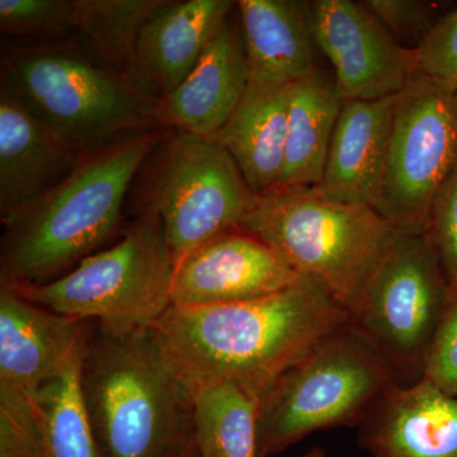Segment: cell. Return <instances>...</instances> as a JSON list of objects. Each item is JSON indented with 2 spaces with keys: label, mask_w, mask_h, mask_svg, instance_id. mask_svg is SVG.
I'll return each mask as SVG.
<instances>
[{
  "label": "cell",
  "mask_w": 457,
  "mask_h": 457,
  "mask_svg": "<svg viewBox=\"0 0 457 457\" xmlns=\"http://www.w3.org/2000/svg\"><path fill=\"white\" fill-rule=\"evenodd\" d=\"M170 130L158 129L87 155L62 185L3 225L0 287L49 284L121 236L132 180Z\"/></svg>",
  "instance_id": "obj_3"
},
{
  "label": "cell",
  "mask_w": 457,
  "mask_h": 457,
  "mask_svg": "<svg viewBox=\"0 0 457 457\" xmlns=\"http://www.w3.org/2000/svg\"><path fill=\"white\" fill-rule=\"evenodd\" d=\"M75 152L0 87V220L16 219L82 163Z\"/></svg>",
  "instance_id": "obj_14"
},
{
  "label": "cell",
  "mask_w": 457,
  "mask_h": 457,
  "mask_svg": "<svg viewBox=\"0 0 457 457\" xmlns=\"http://www.w3.org/2000/svg\"><path fill=\"white\" fill-rule=\"evenodd\" d=\"M455 97H456V102H457V90L455 92Z\"/></svg>",
  "instance_id": "obj_33"
},
{
  "label": "cell",
  "mask_w": 457,
  "mask_h": 457,
  "mask_svg": "<svg viewBox=\"0 0 457 457\" xmlns=\"http://www.w3.org/2000/svg\"><path fill=\"white\" fill-rule=\"evenodd\" d=\"M236 8L231 0H164L141 29L134 79L156 98L170 96Z\"/></svg>",
  "instance_id": "obj_15"
},
{
  "label": "cell",
  "mask_w": 457,
  "mask_h": 457,
  "mask_svg": "<svg viewBox=\"0 0 457 457\" xmlns=\"http://www.w3.org/2000/svg\"><path fill=\"white\" fill-rule=\"evenodd\" d=\"M302 278L266 243L234 228L207 240L177 264L171 306L249 302L278 293Z\"/></svg>",
  "instance_id": "obj_12"
},
{
  "label": "cell",
  "mask_w": 457,
  "mask_h": 457,
  "mask_svg": "<svg viewBox=\"0 0 457 457\" xmlns=\"http://www.w3.org/2000/svg\"><path fill=\"white\" fill-rule=\"evenodd\" d=\"M240 228L278 252L348 315L398 233L372 207L337 200L319 187L257 196Z\"/></svg>",
  "instance_id": "obj_5"
},
{
  "label": "cell",
  "mask_w": 457,
  "mask_h": 457,
  "mask_svg": "<svg viewBox=\"0 0 457 457\" xmlns=\"http://www.w3.org/2000/svg\"><path fill=\"white\" fill-rule=\"evenodd\" d=\"M422 378L457 398V290L453 288L429 345Z\"/></svg>",
  "instance_id": "obj_29"
},
{
  "label": "cell",
  "mask_w": 457,
  "mask_h": 457,
  "mask_svg": "<svg viewBox=\"0 0 457 457\" xmlns=\"http://www.w3.org/2000/svg\"><path fill=\"white\" fill-rule=\"evenodd\" d=\"M163 2L77 0L78 29L73 42L101 64L134 79L135 50L141 29Z\"/></svg>",
  "instance_id": "obj_23"
},
{
  "label": "cell",
  "mask_w": 457,
  "mask_h": 457,
  "mask_svg": "<svg viewBox=\"0 0 457 457\" xmlns=\"http://www.w3.org/2000/svg\"><path fill=\"white\" fill-rule=\"evenodd\" d=\"M260 400L234 383L192 389L194 446L200 457H260Z\"/></svg>",
  "instance_id": "obj_22"
},
{
  "label": "cell",
  "mask_w": 457,
  "mask_h": 457,
  "mask_svg": "<svg viewBox=\"0 0 457 457\" xmlns=\"http://www.w3.org/2000/svg\"><path fill=\"white\" fill-rule=\"evenodd\" d=\"M89 321L0 287V384L37 390L82 362Z\"/></svg>",
  "instance_id": "obj_13"
},
{
  "label": "cell",
  "mask_w": 457,
  "mask_h": 457,
  "mask_svg": "<svg viewBox=\"0 0 457 457\" xmlns=\"http://www.w3.org/2000/svg\"><path fill=\"white\" fill-rule=\"evenodd\" d=\"M0 75L2 88L84 156L170 128L162 99L73 41H3Z\"/></svg>",
  "instance_id": "obj_4"
},
{
  "label": "cell",
  "mask_w": 457,
  "mask_h": 457,
  "mask_svg": "<svg viewBox=\"0 0 457 457\" xmlns=\"http://www.w3.org/2000/svg\"><path fill=\"white\" fill-rule=\"evenodd\" d=\"M176 263L161 218L140 204L117 242L49 284L21 288L36 305L86 321L149 328L171 306Z\"/></svg>",
  "instance_id": "obj_7"
},
{
  "label": "cell",
  "mask_w": 457,
  "mask_h": 457,
  "mask_svg": "<svg viewBox=\"0 0 457 457\" xmlns=\"http://www.w3.org/2000/svg\"><path fill=\"white\" fill-rule=\"evenodd\" d=\"M146 200L163 225L174 263L225 231L240 228L257 195L215 137L171 129L154 152Z\"/></svg>",
  "instance_id": "obj_9"
},
{
  "label": "cell",
  "mask_w": 457,
  "mask_h": 457,
  "mask_svg": "<svg viewBox=\"0 0 457 457\" xmlns=\"http://www.w3.org/2000/svg\"><path fill=\"white\" fill-rule=\"evenodd\" d=\"M290 86L249 83L216 135L257 196L278 189L285 167Z\"/></svg>",
  "instance_id": "obj_20"
},
{
  "label": "cell",
  "mask_w": 457,
  "mask_h": 457,
  "mask_svg": "<svg viewBox=\"0 0 457 457\" xmlns=\"http://www.w3.org/2000/svg\"><path fill=\"white\" fill-rule=\"evenodd\" d=\"M451 291L428 234L398 230L350 321L389 363L400 385L422 380Z\"/></svg>",
  "instance_id": "obj_8"
},
{
  "label": "cell",
  "mask_w": 457,
  "mask_h": 457,
  "mask_svg": "<svg viewBox=\"0 0 457 457\" xmlns=\"http://www.w3.org/2000/svg\"><path fill=\"white\" fill-rule=\"evenodd\" d=\"M394 97L343 101L318 186L328 196L374 209L389 154Z\"/></svg>",
  "instance_id": "obj_18"
},
{
  "label": "cell",
  "mask_w": 457,
  "mask_h": 457,
  "mask_svg": "<svg viewBox=\"0 0 457 457\" xmlns=\"http://www.w3.org/2000/svg\"><path fill=\"white\" fill-rule=\"evenodd\" d=\"M79 385L102 457L196 453L192 389L168 365L153 327L89 321Z\"/></svg>",
  "instance_id": "obj_2"
},
{
  "label": "cell",
  "mask_w": 457,
  "mask_h": 457,
  "mask_svg": "<svg viewBox=\"0 0 457 457\" xmlns=\"http://www.w3.org/2000/svg\"><path fill=\"white\" fill-rule=\"evenodd\" d=\"M350 320L314 282L224 305L170 306L153 326L168 365L191 389L234 383L258 400L282 372Z\"/></svg>",
  "instance_id": "obj_1"
},
{
  "label": "cell",
  "mask_w": 457,
  "mask_h": 457,
  "mask_svg": "<svg viewBox=\"0 0 457 457\" xmlns=\"http://www.w3.org/2000/svg\"><path fill=\"white\" fill-rule=\"evenodd\" d=\"M0 457H44L36 390L0 384Z\"/></svg>",
  "instance_id": "obj_26"
},
{
  "label": "cell",
  "mask_w": 457,
  "mask_h": 457,
  "mask_svg": "<svg viewBox=\"0 0 457 457\" xmlns=\"http://www.w3.org/2000/svg\"><path fill=\"white\" fill-rule=\"evenodd\" d=\"M372 457H457V398L426 380L398 385L360 425Z\"/></svg>",
  "instance_id": "obj_17"
},
{
  "label": "cell",
  "mask_w": 457,
  "mask_h": 457,
  "mask_svg": "<svg viewBox=\"0 0 457 457\" xmlns=\"http://www.w3.org/2000/svg\"><path fill=\"white\" fill-rule=\"evenodd\" d=\"M342 106L333 74L321 66L291 84L285 167L278 189L320 185Z\"/></svg>",
  "instance_id": "obj_21"
},
{
  "label": "cell",
  "mask_w": 457,
  "mask_h": 457,
  "mask_svg": "<svg viewBox=\"0 0 457 457\" xmlns=\"http://www.w3.org/2000/svg\"><path fill=\"white\" fill-rule=\"evenodd\" d=\"M183 457H200V456H198L196 453H189V455L183 456Z\"/></svg>",
  "instance_id": "obj_32"
},
{
  "label": "cell",
  "mask_w": 457,
  "mask_h": 457,
  "mask_svg": "<svg viewBox=\"0 0 457 457\" xmlns=\"http://www.w3.org/2000/svg\"><path fill=\"white\" fill-rule=\"evenodd\" d=\"M249 83L290 86L318 69L309 2L239 0Z\"/></svg>",
  "instance_id": "obj_19"
},
{
  "label": "cell",
  "mask_w": 457,
  "mask_h": 457,
  "mask_svg": "<svg viewBox=\"0 0 457 457\" xmlns=\"http://www.w3.org/2000/svg\"><path fill=\"white\" fill-rule=\"evenodd\" d=\"M79 370L80 365L36 390L44 457H102L84 407Z\"/></svg>",
  "instance_id": "obj_24"
},
{
  "label": "cell",
  "mask_w": 457,
  "mask_h": 457,
  "mask_svg": "<svg viewBox=\"0 0 457 457\" xmlns=\"http://www.w3.org/2000/svg\"><path fill=\"white\" fill-rule=\"evenodd\" d=\"M296 457H327V453L321 447H312V449Z\"/></svg>",
  "instance_id": "obj_31"
},
{
  "label": "cell",
  "mask_w": 457,
  "mask_h": 457,
  "mask_svg": "<svg viewBox=\"0 0 457 457\" xmlns=\"http://www.w3.org/2000/svg\"><path fill=\"white\" fill-rule=\"evenodd\" d=\"M312 35L343 101L394 97L416 75L413 53L394 40L362 2H309Z\"/></svg>",
  "instance_id": "obj_11"
},
{
  "label": "cell",
  "mask_w": 457,
  "mask_h": 457,
  "mask_svg": "<svg viewBox=\"0 0 457 457\" xmlns=\"http://www.w3.org/2000/svg\"><path fill=\"white\" fill-rule=\"evenodd\" d=\"M398 385L389 363L348 320L261 396L258 456L278 455L320 429L360 426Z\"/></svg>",
  "instance_id": "obj_6"
},
{
  "label": "cell",
  "mask_w": 457,
  "mask_h": 457,
  "mask_svg": "<svg viewBox=\"0 0 457 457\" xmlns=\"http://www.w3.org/2000/svg\"><path fill=\"white\" fill-rule=\"evenodd\" d=\"M77 0H0V31L29 44L74 41Z\"/></svg>",
  "instance_id": "obj_25"
},
{
  "label": "cell",
  "mask_w": 457,
  "mask_h": 457,
  "mask_svg": "<svg viewBox=\"0 0 457 457\" xmlns=\"http://www.w3.org/2000/svg\"><path fill=\"white\" fill-rule=\"evenodd\" d=\"M456 167L455 93L416 74L394 97L389 154L375 212L398 230L427 233L433 203Z\"/></svg>",
  "instance_id": "obj_10"
},
{
  "label": "cell",
  "mask_w": 457,
  "mask_h": 457,
  "mask_svg": "<svg viewBox=\"0 0 457 457\" xmlns=\"http://www.w3.org/2000/svg\"><path fill=\"white\" fill-rule=\"evenodd\" d=\"M413 53L416 74L457 90V7L446 12Z\"/></svg>",
  "instance_id": "obj_28"
},
{
  "label": "cell",
  "mask_w": 457,
  "mask_h": 457,
  "mask_svg": "<svg viewBox=\"0 0 457 457\" xmlns=\"http://www.w3.org/2000/svg\"><path fill=\"white\" fill-rule=\"evenodd\" d=\"M427 234L451 288L457 290V167L433 203Z\"/></svg>",
  "instance_id": "obj_30"
},
{
  "label": "cell",
  "mask_w": 457,
  "mask_h": 457,
  "mask_svg": "<svg viewBox=\"0 0 457 457\" xmlns=\"http://www.w3.org/2000/svg\"><path fill=\"white\" fill-rule=\"evenodd\" d=\"M362 3L396 44L409 51L416 50L422 44L445 14L441 12L442 5L422 0H365Z\"/></svg>",
  "instance_id": "obj_27"
},
{
  "label": "cell",
  "mask_w": 457,
  "mask_h": 457,
  "mask_svg": "<svg viewBox=\"0 0 457 457\" xmlns=\"http://www.w3.org/2000/svg\"><path fill=\"white\" fill-rule=\"evenodd\" d=\"M249 79L245 37L236 8L188 77L162 99L167 125L216 137L245 97Z\"/></svg>",
  "instance_id": "obj_16"
}]
</instances>
